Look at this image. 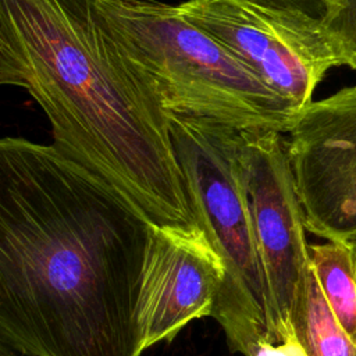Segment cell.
I'll return each instance as SVG.
<instances>
[{"label":"cell","mask_w":356,"mask_h":356,"mask_svg":"<svg viewBox=\"0 0 356 356\" xmlns=\"http://www.w3.org/2000/svg\"><path fill=\"white\" fill-rule=\"evenodd\" d=\"M175 156L199 227L222 260L225 280L211 316L245 356L278 342L243 167V134L206 120L168 115Z\"/></svg>","instance_id":"4"},{"label":"cell","mask_w":356,"mask_h":356,"mask_svg":"<svg viewBox=\"0 0 356 356\" xmlns=\"http://www.w3.org/2000/svg\"><path fill=\"white\" fill-rule=\"evenodd\" d=\"M0 83L25 89L53 145L150 224L202 229L168 114L102 25L95 0H0Z\"/></svg>","instance_id":"2"},{"label":"cell","mask_w":356,"mask_h":356,"mask_svg":"<svg viewBox=\"0 0 356 356\" xmlns=\"http://www.w3.org/2000/svg\"><path fill=\"white\" fill-rule=\"evenodd\" d=\"M224 280L222 260L202 229L153 225L139 307L145 349L211 316Z\"/></svg>","instance_id":"8"},{"label":"cell","mask_w":356,"mask_h":356,"mask_svg":"<svg viewBox=\"0 0 356 356\" xmlns=\"http://www.w3.org/2000/svg\"><path fill=\"white\" fill-rule=\"evenodd\" d=\"M349 246H350V249H352V252H353V254H355V259H356V242L350 243Z\"/></svg>","instance_id":"14"},{"label":"cell","mask_w":356,"mask_h":356,"mask_svg":"<svg viewBox=\"0 0 356 356\" xmlns=\"http://www.w3.org/2000/svg\"><path fill=\"white\" fill-rule=\"evenodd\" d=\"M0 356H14L13 352H11V348L1 343V352H0Z\"/></svg>","instance_id":"13"},{"label":"cell","mask_w":356,"mask_h":356,"mask_svg":"<svg viewBox=\"0 0 356 356\" xmlns=\"http://www.w3.org/2000/svg\"><path fill=\"white\" fill-rule=\"evenodd\" d=\"M97 17L168 115L288 134L299 115L177 6L95 0Z\"/></svg>","instance_id":"3"},{"label":"cell","mask_w":356,"mask_h":356,"mask_svg":"<svg viewBox=\"0 0 356 356\" xmlns=\"http://www.w3.org/2000/svg\"><path fill=\"white\" fill-rule=\"evenodd\" d=\"M271 8L277 11H285L295 15H300L324 25L338 13L341 0H236Z\"/></svg>","instance_id":"11"},{"label":"cell","mask_w":356,"mask_h":356,"mask_svg":"<svg viewBox=\"0 0 356 356\" xmlns=\"http://www.w3.org/2000/svg\"><path fill=\"white\" fill-rule=\"evenodd\" d=\"M177 10L239 58L298 114L341 65L323 24L236 0H186Z\"/></svg>","instance_id":"5"},{"label":"cell","mask_w":356,"mask_h":356,"mask_svg":"<svg viewBox=\"0 0 356 356\" xmlns=\"http://www.w3.org/2000/svg\"><path fill=\"white\" fill-rule=\"evenodd\" d=\"M246 189L264 268L277 341L292 332L291 316L310 267L305 216L288 139L281 132H242Z\"/></svg>","instance_id":"7"},{"label":"cell","mask_w":356,"mask_h":356,"mask_svg":"<svg viewBox=\"0 0 356 356\" xmlns=\"http://www.w3.org/2000/svg\"><path fill=\"white\" fill-rule=\"evenodd\" d=\"M153 224L53 143L0 140V337L28 356H140Z\"/></svg>","instance_id":"1"},{"label":"cell","mask_w":356,"mask_h":356,"mask_svg":"<svg viewBox=\"0 0 356 356\" xmlns=\"http://www.w3.org/2000/svg\"><path fill=\"white\" fill-rule=\"evenodd\" d=\"M310 266L345 332L356 342V259L348 243L310 245Z\"/></svg>","instance_id":"10"},{"label":"cell","mask_w":356,"mask_h":356,"mask_svg":"<svg viewBox=\"0 0 356 356\" xmlns=\"http://www.w3.org/2000/svg\"><path fill=\"white\" fill-rule=\"evenodd\" d=\"M248 356H307L293 331L284 338L282 342H270L267 339L259 341Z\"/></svg>","instance_id":"12"},{"label":"cell","mask_w":356,"mask_h":356,"mask_svg":"<svg viewBox=\"0 0 356 356\" xmlns=\"http://www.w3.org/2000/svg\"><path fill=\"white\" fill-rule=\"evenodd\" d=\"M291 325L307 356H356V342L334 316L312 266L300 285Z\"/></svg>","instance_id":"9"},{"label":"cell","mask_w":356,"mask_h":356,"mask_svg":"<svg viewBox=\"0 0 356 356\" xmlns=\"http://www.w3.org/2000/svg\"><path fill=\"white\" fill-rule=\"evenodd\" d=\"M288 134L306 229L331 242H356V86L312 102Z\"/></svg>","instance_id":"6"}]
</instances>
